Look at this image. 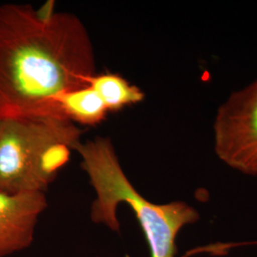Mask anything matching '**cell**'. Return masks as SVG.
I'll use <instances>...</instances> for the list:
<instances>
[{"instance_id":"1","label":"cell","mask_w":257,"mask_h":257,"mask_svg":"<svg viewBox=\"0 0 257 257\" xmlns=\"http://www.w3.org/2000/svg\"><path fill=\"white\" fill-rule=\"evenodd\" d=\"M94 74L92 39L76 16L57 12L43 22L29 4L0 6V119L63 117L55 98Z\"/></svg>"},{"instance_id":"2","label":"cell","mask_w":257,"mask_h":257,"mask_svg":"<svg viewBox=\"0 0 257 257\" xmlns=\"http://www.w3.org/2000/svg\"><path fill=\"white\" fill-rule=\"evenodd\" d=\"M75 152L96 194L92 220L119 232L117 208L125 203L138 219L151 257H176V237L185 226L199 220L198 211L183 201L156 204L146 199L124 173L110 138L98 136L86 140Z\"/></svg>"},{"instance_id":"3","label":"cell","mask_w":257,"mask_h":257,"mask_svg":"<svg viewBox=\"0 0 257 257\" xmlns=\"http://www.w3.org/2000/svg\"><path fill=\"white\" fill-rule=\"evenodd\" d=\"M83 133L61 116L0 119V192L45 193Z\"/></svg>"},{"instance_id":"4","label":"cell","mask_w":257,"mask_h":257,"mask_svg":"<svg viewBox=\"0 0 257 257\" xmlns=\"http://www.w3.org/2000/svg\"><path fill=\"white\" fill-rule=\"evenodd\" d=\"M213 137L222 162L242 174L257 175V79L221 104Z\"/></svg>"},{"instance_id":"5","label":"cell","mask_w":257,"mask_h":257,"mask_svg":"<svg viewBox=\"0 0 257 257\" xmlns=\"http://www.w3.org/2000/svg\"><path fill=\"white\" fill-rule=\"evenodd\" d=\"M47 206L44 193L0 192V257L31 246L38 217Z\"/></svg>"},{"instance_id":"6","label":"cell","mask_w":257,"mask_h":257,"mask_svg":"<svg viewBox=\"0 0 257 257\" xmlns=\"http://www.w3.org/2000/svg\"><path fill=\"white\" fill-rule=\"evenodd\" d=\"M55 104L63 117L76 125L94 127L109 113L100 95L90 85L60 93Z\"/></svg>"},{"instance_id":"7","label":"cell","mask_w":257,"mask_h":257,"mask_svg":"<svg viewBox=\"0 0 257 257\" xmlns=\"http://www.w3.org/2000/svg\"><path fill=\"white\" fill-rule=\"evenodd\" d=\"M88 85L100 95L109 112L144 101L146 94L137 85H133L118 74H94L88 79Z\"/></svg>"}]
</instances>
